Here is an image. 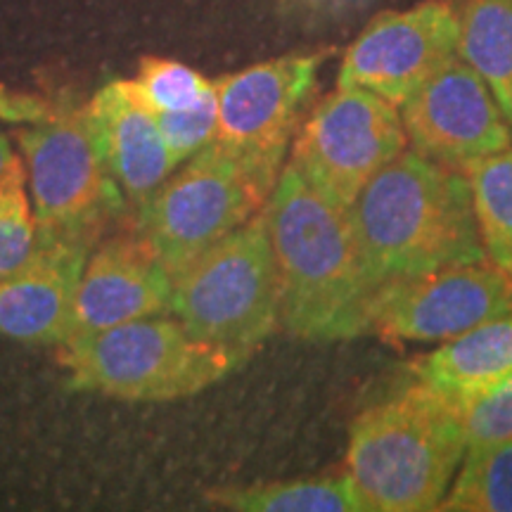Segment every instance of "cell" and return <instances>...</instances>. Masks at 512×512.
I'll use <instances>...</instances> for the list:
<instances>
[{"label":"cell","instance_id":"obj_10","mask_svg":"<svg viewBox=\"0 0 512 512\" xmlns=\"http://www.w3.org/2000/svg\"><path fill=\"white\" fill-rule=\"evenodd\" d=\"M463 17L453 0H425L382 12L351 43L337 86L366 88L401 107L451 57L460 55Z\"/></svg>","mask_w":512,"mask_h":512},{"label":"cell","instance_id":"obj_15","mask_svg":"<svg viewBox=\"0 0 512 512\" xmlns=\"http://www.w3.org/2000/svg\"><path fill=\"white\" fill-rule=\"evenodd\" d=\"M107 174L131 202L145 207L178 166L157 112L133 81H110L86 105Z\"/></svg>","mask_w":512,"mask_h":512},{"label":"cell","instance_id":"obj_7","mask_svg":"<svg viewBox=\"0 0 512 512\" xmlns=\"http://www.w3.org/2000/svg\"><path fill=\"white\" fill-rule=\"evenodd\" d=\"M17 131L41 240H88L119 204L117 183L102 164L86 105L67 102L24 110Z\"/></svg>","mask_w":512,"mask_h":512},{"label":"cell","instance_id":"obj_23","mask_svg":"<svg viewBox=\"0 0 512 512\" xmlns=\"http://www.w3.org/2000/svg\"><path fill=\"white\" fill-rule=\"evenodd\" d=\"M157 119L176 162H188L190 157H195L197 152L216 140V131H219L216 88L188 110L157 112Z\"/></svg>","mask_w":512,"mask_h":512},{"label":"cell","instance_id":"obj_12","mask_svg":"<svg viewBox=\"0 0 512 512\" xmlns=\"http://www.w3.org/2000/svg\"><path fill=\"white\" fill-rule=\"evenodd\" d=\"M399 110L411 150L451 169L465 171L512 147V128L501 105L460 55L434 72Z\"/></svg>","mask_w":512,"mask_h":512},{"label":"cell","instance_id":"obj_11","mask_svg":"<svg viewBox=\"0 0 512 512\" xmlns=\"http://www.w3.org/2000/svg\"><path fill=\"white\" fill-rule=\"evenodd\" d=\"M325 57L328 53L275 57L214 81L216 143L259 169L283 174L287 145Z\"/></svg>","mask_w":512,"mask_h":512},{"label":"cell","instance_id":"obj_6","mask_svg":"<svg viewBox=\"0 0 512 512\" xmlns=\"http://www.w3.org/2000/svg\"><path fill=\"white\" fill-rule=\"evenodd\" d=\"M278 178L214 140L145 202L143 235L176 275L259 214Z\"/></svg>","mask_w":512,"mask_h":512},{"label":"cell","instance_id":"obj_20","mask_svg":"<svg viewBox=\"0 0 512 512\" xmlns=\"http://www.w3.org/2000/svg\"><path fill=\"white\" fill-rule=\"evenodd\" d=\"M439 510L512 512V439L467 448Z\"/></svg>","mask_w":512,"mask_h":512},{"label":"cell","instance_id":"obj_18","mask_svg":"<svg viewBox=\"0 0 512 512\" xmlns=\"http://www.w3.org/2000/svg\"><path fill=\"white\" fill-rule=\"evenodd\" d=\"M460 57L491 88L512 128V0H465Z\"/></svg>","mask_w":512,"mask_h":512},{"label":"cell","instance_id":"obj_3","mask_svg":"<svg viewBox=\"0 0 512 512\" xmlns=\"http://www.w3.org/2000/svg\"><path fill=\"white\" fill-rule=\"evenodd\" d=\"M465 453L460 406L418 380L354 420L347 472L368 512H427L439 510Z\"/></svg>","mask_w":512,"mask_h":512},{"label":"cell","instance_id":"obj_8","mask_svg":"<svg viewBox=\"0 0 512 512\" xmlns=\"http://www.w3.org/2000/svg\"><path fill=\"white\" fill-rule=\"evenodd\" d=\"M408 150L401 110L366 88H342L313 107L292 143V166L349 209L363 188Z\"/></svg>","mask_w":512,"mask_h":512},{"label":"cell","instance_id":"obj_13","mask_svg":"<svg viewBox=\"0 0 512 512\" xmlns=\"http://www.w3.org/2000/svg\"><path fill=\"white\" fill-rule=\"evenodd\" d=\"M171 294L174 275L145 235L102 242L83 268L67 342L171 311Z\"/></svg>","mask_w":512,"mask_h":512},{"label":"cell","instance_id":"obj_26","mask_svg":"<svg viewBox=\"0 0 512 512\" xmlns=\"http://www.w3.org/2000/svg\"><path fill=\"white\" fill-rule=\"evenodd\" d=\"M302 3L313 12H328V15H335V12L356 8V5L366 3V0H302Z\"/></svg>","mask_w":512,"mask_h":512},{"label":"cell","instance_id":"obj_16","mask_svg":"<svg viewBox=\"0 0 512 512\" xmlns=\"http://www.w3.org/2000/svg\"><path fill=\"white\" fill-rule=\"evenodd\" d=\"M413 373L463 406L512 375V313L446 339L432 354L415 361Z\"/></svg>","mask_w":512,"mask_h":512},{"label":"cell","instance_id":"obj_22","mask_svg":"<svg viewBox=\"0 0 512 512\" xmlns=\"http://www.w3.org/2000/svg\"><path fill=\"white\" fill-rule=\"evenodd\" d=\"M38 247V223L27 176L0 188V280L15 273Z\"/></svg>","mask_w":512,"mask_h":512},{"label":"cell","instance_id":"obj_25","mask_svg":"<svg viewBox=\"0 0 512 512\" xmlns=\"http://www.w3.org/2000/svg\"><path fill=\"white\" fill-rule=\"evenodd\" d=\"M22 176H27V169H24L22 159H19L15 155V150H12L10 138L0 133V188Z\"/></svg>","mask_w":512,"mask_h":512},{"label":"cell","instance_id":"obj_5","mask_svg":"<svg viewBox=\"0 0 512 512\" xmlns=\"http://www.w3.org/2000/svg\"><path fill=\"white\" fill-rule=\"evenodd\" d=\"M171 313L202 342L247 356L280 325V278L266 209L174 275Z\"/></svg>","mask_w":512,"mask_h":512},{"label":"cell","instance_id":"obj_19","mask_svg":"<svg viewBox=\"0 0 512 512\" xmlns=\"http://www.w3.org/2000/svg\"><path fill=\"white\" fill-rule=\"evenodd\" d=\"M463 174L472 188L486 259L512 283V147L479 159Z\"/></svg>","mask_w":512,"mask_h":512},{"label":"cell","instance_id":"obj_24","mask_svg":"<svg viewBox=\"0 0 512 512\" xmlns=\"http://www.w3.org/2000/svg\"><path fill=\"white\" fill-rule=\"evenodd\" d=\"M467 448L512 439V375L460 406Z\"/></svg>","mask_w":512,"mask_h":512},{"label":"cell","instance_id":"obj_21","mask_svg":"<svg viewBox=\"0 0 512 512\" xmlns=\"http://www.w3.org/2000/svg\"><path fill=\"white\" fill-rule=\"evenodd\" d=\"M133 83L155 112L188 110L214 91V83L204 79L200 72L164 57H145Z\"/></svg>","mask_w":512,"mask_h":512},{"label":"cell","instance_id":"obj_2","mask_svg":"<svg viewBox=\"0 0 512 512\" xmlns=\"http://www.w3.org/2000/svg\"><path fill=\"white\" fill-rule=\"evenodd\" d=\"M349 216L377 290L406 275L489 261L467 176L415 150L384 166Z\"/></svg>","mask_w":512,"mask_h":512},{"label":"cell","instance_id":"obj_4","mask_svg":"<svg viewBox=\"0 0 512 512\" xmlns=\"http://www.w3.org/2000/svg\"><path fill=\"white\" fill-rule=\"evenodd\" d=\"M247 356L197 339L178 318H140L62 344L69 387L119 401H176L214 387Z\"/></svg>","mask_w":512,"mask_h":512},{"label":"cell","instance_id":"obj_14","mask_svg":"<svg viewBox=\"0 0 512 512\" xmlns=\"http://www.w3.org/2000/svg\"><path fill=\"white\" fill-rule=\"evenodd\" d=\"M91 242L41 240L34 254L0 280V335L24 344H62L74 323V304Z\"/></svg>","mask_w":512,"mask_h":512},{"label":"cell","instance_id":"obj_1","mask_svg":"<svg viewBox=\"0 0 512 512\" xmlns=\"http://www.w3.org/2000/svg\"><path fill=\"white\" fill-rule=\"evenodd\" d=\"M280 278V325L309 342L373 330L377 287L363 264L349 209L287 164L266 202Z\"/></svg>","mask_w":512,"mask_h":512},{"label":"cell","instance_id":"obj_9","mask_svg":"<svg viewBox=\"0 0 512 512\" xmlns=\"http://www.w3.org/2000/svg\"><path fill=\"white\" fill-rule=\"evenodd\" d=\"M510 313L512 283L491 261H477L384 283L370 332L389 342H446Z\"/></svg>","mask_w":512,"mask_h":512},{"label":"cell","instance_id":"obj_17","mask_svg":"<svg viewBox=\"0 0 512 512\" xmlns=\"http://www.w3.org/2000/svg\"><path fill=\"white\" fill-rule=\"evenodd\" d=\"M209 501L242 512H368L347 470L339 475L226 486Z\"/></svg>","mask_w":512,"mask_h":512}]
</instances>
